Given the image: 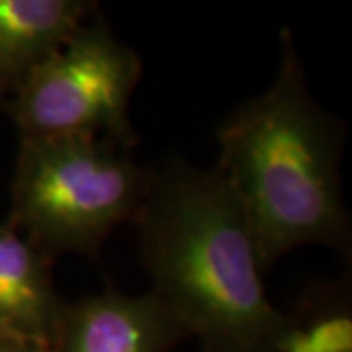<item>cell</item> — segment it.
Segmentation results:
<instances>
[{
    "instance_id": "6",
    "label": "cell",
    "mask_w": 352,
    "mask_h": 352,
    "mask_svg": "<svg viewBox=\"0 0 352 352\" xmlns=\"http://www.w3.org/2000/svg\"><path fill=\"white\" fill-rule=\"evenodd\" d=\"M53 263L12 226H0V342L51 349L67 307L53 282Z\"/></svg>"
},
{
    "instance_id": "8",
    "label": "cell",
    "mask_w": 352,
    "mask_h": 352,
    "mask_svg": "<svg viewBox=\"0 0 352 352\" xmlns=\"http://www.w3.org/2000/svg\"><path fill=\"white\" fill-rule=\"evenodd\" d=\"M0 352H51L41 344L30 342H0Z\"/></svg>"
},
{
    "instance_id": "2",
    "label": "cell",
    "mask_w": 352,
    "mask_h": 352,
    "mask_svg": "<svg viewBox=\"0 0 352 352\" xmlns=\"http://www.w3.org/2000/svg\"><path fill=\"white\" fill-rule=\"evenodd\" d=\"M280 41L274 82L217 127V168L247 215L263 274L303 245L351 247L339 170L346 126L311 98L292 32Z\"/></svg>"
},
{
    "instance_id": "4",
    "label": "cell",
    "mask_w": 352,
    "mask_h": 352,
    "mask_svg": "<svg viewBox=\"0 0 352 352\" xmlns=\"http://www.w3.org/2000/svg\"><path fill=\"white\" fill-rule=\"evenodd\" d=\"M143 63L98 10L4 102L20 139L106 138L131 149L129 102Z\"/></svg>"
},
{
    "instance_id": "5",
    "label": "cell",
    "mask_w": 352,
    "mask_h": 352,
    "mask_svg": "<svg viewBox=\"0 0 352 352\" xmlns=\"http://www.w3.org/2000/svg\"><path fill=\"white\" fill-rule=\"evenodd\" d=\"M186 327L153 292L143 296L106 288L67 302L51 352H173Z\"/></svg>"
},
{
    "instance_id": "1",
    "label": "cell",
    "mask_w": 352,
    "mask_h": 352,
    "mask_svg": "<svg viewBox=\"0 0 352 352\" xmlns=\"http://www.w3.org/2000/svg\"><path fill=\"white\" fill-rule=\"evenodd\" d=\"M135 226L153 294L201 352H278L289 317L268 300L251 226L221 170L149 166Z\"/></svg>"
},
{
    "instance_id": "7",
    "label": "cell",
    "mask_w": 352,
    "mask_h": 352,
    "mask_svg": "<svg viewBox=\"0 0 352 352\" xmlns=\"http://www.w3.org/2000/svg\"><path fill=\"white\" fill-rule=\"evenodd\" d=\"M96 10L87 0H0V104Z\"/></svg>"
},
{
    "instance_id": "3",
    "label": "cell",
    "mask_w": 352,
    "mask_h": 352,
    "mask_svg": "<svg viewBox=\"0 0 352 352\" xmlns=\"http://www.w3.org/2000/svg\"><path fill=\"white\" fill-rule=\"evenodd\" d=\"M106 138L20 139L8 226L51 258H100L104 241L135 223L149 166Z\"/></svg>"
}]
</instances>
